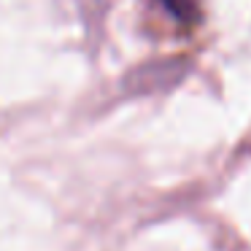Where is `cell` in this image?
Returning a JSON list of instances; mask_svg holds the SVG:
<instances>
[{
    "mask_svg": "<svg viewBox=\"0 0 251 251\" xmlns=\"http://www.w3.org/2000/svg\"><path fill=\"white\" fill-rule=\"evenodd\" d=\"M157 11L162 14L165 19L176 22L181 30H189L200 22V6L197 0H151Z\"/></svg>",
    "mask_w": 251,
    "mask_h": 251,
    "instance_id": "obj_1",
    "label": "cell"
}]
</instances>
